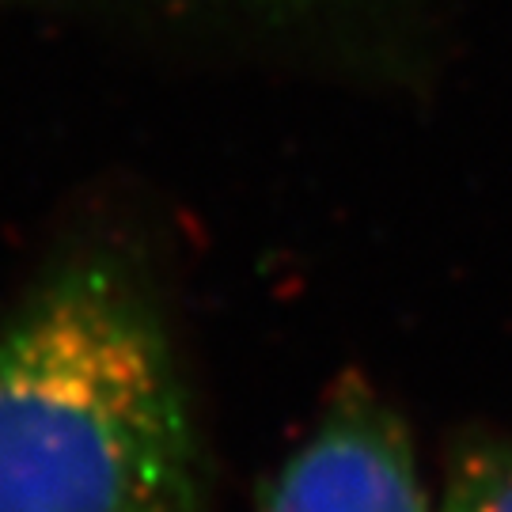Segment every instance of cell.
I'll use <instances>...</instances> for the list:
<instances>
[{
	"mask_svg": "<svg viewBox=\"0 0 512 512\" xmlns=\"http://www.w3.org/2000/svg\"><path fill=\"white\" fill-rule=\"evenodd\" d=\"M262 512H429L403 421L365 384L338 387L281 463Z\"/></svg>",
	"mask_w": 512,
	"mask_h": 512,
	"instance_id": "7a4b0ae2",
	"label": "cell"
},
{
	"mask_svg": "<svg viewBox=\"0 0 512 512\" xmlns=\"http://www.w3.org/2000/svg\"><path fill=\"white\" fill-rule=\"evenodd\" d=\"M202 440L167 330L107 258L0 330V512H198Z\"/></svg>",
	"mask_w": 512,
	"mask_h": 512,
	"instance_id": "6da1fadb",
	"label": "cell"
},
{
	"mask_svg": "<svg viewBox=\"0 0 512 512\" xmlns=\"http://www.w3.org/2000/svg\"><path fill=\"white\" fill-rule=\"evenodd\" d=\"M440 512H512V448L478 444L452 467Z\"/></svg>",
	"mask_w": 512,
	"mask_h": 512,
	"instance_id": "3957f363",
	"label": "cell"
}]
</instances>
